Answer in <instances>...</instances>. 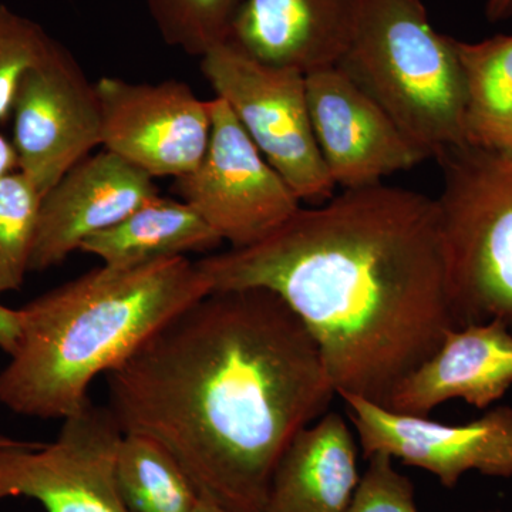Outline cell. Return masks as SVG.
Instances as JSON below:
<instances>
[{
    "label": "cell",
    "mask_w": 512,
    "mask_h": 512,
    "mask_svg": "<svg viewBox=\"0 0 512 512\" xmlns=\"http://www.w3.org/2000/svg\"><path fill=\"white\" fill-rule=\"evenodd\" d=\"M106 379L123 433L163 444L229 512H264L286 448L338 396L311 332L261 288L208 292Z\"/></svg>",
    "instance_id": "obj_1"
},
{
    "label": "cell",
    "mask_w": 512,
    "mask_h": 512,
    "mask_svg": "<svg viewBox=\"0 0 512 512\" xmlns=\"http://www.w3.org/2000/svg\"><path fill=\"white\" fill-rule=\"evenodd\" d=\"M195 264L210 291L278 295L318 343L339 397L386 407L457 328L439 205L406 188L343 190Z\"/></svg>",
    "instance_id": "obj_2"
},
{
    "label": "cell",
    "mask_w": 512,
    "mask_h": 512,
    "mask_svg": "<svg viewBox=\"0 0 512 512\" xmlns=\"http://www.w3.org/2000/svg\"><path fill=\"white\" fill-rule=\"evenodd\" d=\"M187 256L100 266L18 309L20 335L0 370V403L36 419L73 416L97 376L126 362L161 326L207 295Z\"/></svg>",
    "instance_id": "obj_3"
},
{
    "label": "cell",
    "mask_w": 512,
    "mask_h": 512,
    "mask_svg": "<svg viewBox=\"0 0 512 512\" xmlns=\"http://www.w3.org/2000/svg\"><path fill=\"white\" fill-rule=\"evenodd\" d=\"M336 67L430 158L464 144L466 90L456 39L433 28L421 0H359Z\"/></svg>",
    "instance_id": "obj_4"
},
{
    "label": "cell",
    "mask_w": 512,
    "mask_h": 512,
    "mask_svg": "<svg viewBox=\"0 0 512 512\" xmlns=\"http://www.w3.org/2000/svg\"><path fill=\"white\" fill-rule=\"evenodd\" d=\"M436 160L457 328L500 320L512 332V154L461 144Z\"/></svg>",
    "instance_id": "obj_5"
},
{
    "label": "cell",
    "mask_w": 512,
    "mask_h": 512,
    "mask_svg": "<svg viewBox=\"0 0 512 512\" xmlns=\"http://www.w3.org/2000/svg\"><path fill=\"white\" fill-rule=\"evenodd\" d=\"M201 72L299 201L319 205L335 197L313 133L305 74L256 62L225 42L201 57Z\"/></svg>",
    "instance_id": "obj_6"
},
{
    "label": "cell",
    "mask_w": 512,
    "mask_h": 512,
    "mask_svg": "<svg viewBox=\"0 0 512 512\" xmlns=\"http://www.w3.org/2000/svg\"><path fill=\"white\" fill-rule=\"evenodd\" d=\"M174 191L229 248L261 241L302 207L220 97L212 100L207 153L194 171L174 181Z\"/></svg>",
    "instance_id": "obj_7"
},
{
    "label": "cell",
    "mask_w": 512,
    "mask_h": 512,
    "mask_svg": "<svg viewBox=\"0 0 512 512\" xmlns=\"http://www.w3.org/2000/svg\"><path fill=\"white\" fill-rule=\"evenodd\" d=\"M124 433L92 400L63 420L53 443L0 446V501L28 497L46 512H127L114 467Z\"/></svg>",
    "instance_id": "obj_8"
},
{
    "label": "cell",
    "mask_w": 512,
    "mask_h": 512,
    "mask_svg": "<svg viewBox=\"0 0 512 512\" xmlns=\"http://www.w3.org/2000/svg\"><path fill=\"white\" fill-rule=\"evenodd\" d=\"M101 147L153 178L184 177L207 153L212 100H201L184 82L130 83L101 77Z\"/></svg>",
    "instance_id": "obj_9"
},
{
    "label": "cell",
    "mask_w": 512,
    "mask_h": 512,
    "mask_svg": "<svg viewBox=\"0 0 512 512\" xmlns=\"http://www.w3.org/2000/svg\"><path fill=\"white\" fill-rule=\"evenodd\" d=\"M12 121L19 171L42 195L101 146L96 84L60 43L22 80Z\"/></svg>",
    "instance_id": "obj_10"
},
{
    "label": "cell",
    "mask_w": 512,
    "mask_h": 512,
    "mask_svg": "<svg viewBox=\"0 0 512 512\" xmlns=\"http://www.w3.org/2000/svg\"><path fill=\"white\" fill-rule=\"evenodd\" d=\"M340 397L365 458L387 454L433 474L446 488L456 487L470 471L512 477V407H495L480 419L448 426L352 394Z\"/></svg>",
    "instance_id": "obj_11"
},
{
    "label": "cell",
    "mask_w": 512,
    "mask_h": 512,
    "mask_svg": "<svg viewBox=\"0 0 512 512\" xmlns=\"http://www.w3.org/2000/svg\"><path fill=\"white\" fill-rule=\"evenodd\" d=\"M305 79L313 133L336 187L382 184L384 177L430 158L338 67L316 70Z\"/></svg>",
    "instance_id": "obj_12"
},
{
    "label": "cell",
    "mask_w": 512,
    "mask_h": 512,
    "mask_svg": "<svg viewBox=\"0 0 512 512\" xmlns=\"http://www.w3.org/2000/svg\"><path fill=\"white\" fill-rule=\"evenodd\" d=\"M160 195L154 178L110 151L74 165L40 202L30 272L63 264L87 238Z\"/></svg>",
    "instance_id": "obj_13"
},
{
    "label": "cell",
    "mask_w": 512,
    "mask_h": 512,
    "mask_svg": "<svg viewBox=\"0 0 512 512\" xmlns=\"http://www.w3.org/2000/svg\"><path fill=\"white\" fill-rule=\"evenodd\" d=\"M359 0H241L225 43L256 62L302 74L338 64Z\"/></svg>",
    "instance_id": "obj_14"
},
{
    "label": "cell",
    "mask_w": 512,
    "mask_h": 512,
    "mask_svg": "<svg viewBox=\"0 0 512 512\" xmlns=\"http://www.w3.org/2000/svg\"><path fill=\"white\" fill-rule=\"evenodd\" d=\"M512 386V332L500 320L448 330L440 348L393 390L386 409L429 417L450 400L484 410Z\"/></svg>",
    "instance_id": "obj_15"
},
{
    "label": "cell",
    "mask_w": 512,
    "mask_h": 512,
    "mask_svg": "<svg viewBox=\"0 0 512 512\" xmlns=\"http://www.w3.org/2000/svg\"><path fill=\"white\" fill-rule=\"evenodd\" d=\"M359 481L355 433L342 414L328 412L286 448L264 512H346Z\"/></svg>",
    "instance_id": "obj_16"
},
{
    "label": "cell",
    "mask_w": 512,
    "mask_h": 512,
    "mask_svg": "<svg viewBox=\"0 0 512 512\" xmlns=\"http://www.w3.org/2000/svg\"><path fill=\"white\" fill-rule=\"evenodd\" d=\"M222 242L190 205L158 195L113 227L87 238L80 251L97 256L110 268H137L211 251Z\"/></svg>",
    "instance_id": "obj_17"
},
{
    "label": "cell",
    "mask_w": 512,
    "mask_h": 512,
    "mask_svg": "<svg viewBox=\"0 0 512 512\" xmlns=\"http://www.w3.org/2000/svg\"><path fill=\"white\" fill-rule=\"evenodd\" d=\"M463 70L464 144L512 154V36L456 40Z\"/></svg>",
    "instance_id": "obj_18"
},
{
    "label": "cell",
    "mask_w": 512,
    "mask_h": 512,
    "mask_svg": "<svg viewBox=\"0 0 512 512\" xmlns=\"http://www.w3.org/2000/svg\"><path fill=\"white\" fill-rule=\"evenodd\" d=\"M127 512H194L201 495L177 458L158 441L124 433L114 467Z\"/></svg>",
    "instance_id": "obj_19"
},
{
    "label": "cell",
    "mask_w": 512,
    "mask_h": 512,
    "mask_svg": "<svg viewBox=\"0 0 512 512\" xmlns=\"http://www.w3.org/2000/svg\"><path fill=\"white\" fill-rule=\"evenodd\" d=\"M42 198L20 171L0 178V296L22 288L30 272Z\"/></svg>",
    "instance_id": "obj_20"
},
{
    "label": "cell",
    "mask_w": 512,
    "mask_h": 512,
    "mask_svg": "<svg viewBox=\"0 0 512 512\" xmlns=\"http://www.w3.org/2000/svg\"><path fill=\"white\" fill-rule=\"evenodd\" d=\"M168 46L202 57L224 43L241 0H146Z\"/></svg>",
    "instance_id": "obj_21"
},
{
    "label": "cell",
    "mask_w": 512,
    "mask_h": 512,
    "mask_svg": "<svg viewBox=\"0 0 512 512\" xmlns=\"http://www.w3.org/2000/svg\"><path fill=\"white\" fill-rule=\"evenodd\" d=\"M59 42L35 20L0 5V124L12 119L16 94L30 70L45 62Z\"/></svg>",
    "instance_id": "obj_22"
},
{
    "label": "cell",
    "mask_w": 512,
    "mask_h": 512,
    "mask_svg": "<svg viewBox=\"0 0 512 512\" xmlns=\"http://www.w3.org/2000/svg\"><path fill=\"white\" fill-rule=\"evenodd\" d=\"M366 460L365 474L346 512H419L412 480L394 468L392 457L375 453Z\"/></svg>",
    "instance_id": "obj_23"
},
{
    "label": "cell",
    "mask_w": 512,
    "mask_h": 512,
    "mask_svg": "<svg viewBox=\"0 0 512 512\" xmlns=\"http://www.w3.org/2000/svg\"><path fill=\"white\" fill-rule=\"evenodd\" d=\"M20 319L18 309H9L0 305V349L12 355L18 345Z\"/></svg>",
    "instance_id": "obj_24"
},
{
    "label": "cell",
    "mask_w": 512,
    "mask_h": 512,
    "mask_svg": "<svg viewBox=\"0 0 512 512\" xmlns=\"http://www.w3.org/2000/svg\"><path fill=\"white\" fill-rule=\"evenodd\" d=\"M19 171L18 154L12 141L0 134V178Z\"/></svg>",
    "instance_id": "obj_25"
},
{
    "label": "cell",
    "mask_w": 512,
    "mask_h": 512,
    "mask_svg": "<svg viewBox=\"0 0 512 512\" xmlns=\"http://www.w3.org/2000/svg\"><path fill=\"white\" fill-rule=\"evenodd\" d=\"M485 15L491 23L503 22L512 16V0H488Z\"/></svg>",
    "instance_id": "obj_26"
},
{
    "label": "cell",
    "mask_w": 512,
    "mask_h": 512,
    "mask_svg": "<svg viewBox=\"0 0 512 512\" xmlns=\"http://www.w3.org/2000/svg\"><path fill=\"white\" fill-rule=\"evenodd\" d=\"M194 512H229V511L225 510V508L221 507V505L214 503V501H211L210 498L201 497L200 503H198L197 508H195Z\"/></svg>",
    "instance_id": "obj_27"
},
{
    "label": "cell",
    "mask_w": 512,
    "mask_h": 512,
    "mask_svg": "<svg viewBox=\"0 0 512 512\" xmlns=\"http://www.w3.org/2000/svg\"><path fill=\"white\" fill-rule=\"evenodd\" d=\"M16 440L10 439V437L0 436V446H6V444L15 443Z\"/></svg>",
    "instance_id": "obj_28"
},
{
    "label": "cell",
    "mask_w": 512,
    "mask_h": 512,
    "mask_svg": "<svg viewBox=\"0 0 512 512\" xmlns=\"http://www.w3.org/2000/svg\"><path fill=\"white\" fill-rule=\"evenodd\" d=\"M484 512H500V511H484Z\"/></svg>",
    "instance_id": "obj_29"
}]
</instances>
